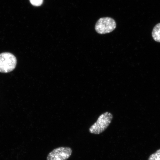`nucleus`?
Masks as SVG:
<instances>
[{"label": "nucleus", "mask_w": 160, "mask_h": 160, "mask_svg": "<svg viewBox=\"0 0 160 160\" xmlns=\"http://www.w3.org/2000/svg\"><path fill=\"white\" fill-rule=\"evenodd\" d=\"M152 34L154 41L160 42V23L157 24L153 28Z\"/></svg>", "instance_id": "5"}, {"label": "nucleus", "mask_w": 160, "mask_h": 160, "mask_svg": "<svg viewBox=\"0 0 160 160\" xmlns=\"http://www.w3.org/2000/svg\"><path fill=\"white\" fill-rule=\"evenodd\" d=\"M113 118V115L109 112L102 114L98 118L97 121L90 127L89 132L95 135L103 133L111 123Z\"/></svg>", "instance_id": "1"}, {"label": "nucleus", "mask_w": 160, "mask_h": 160, "mask_svg": "<svg viewBox=\"0 0 160 160\" xmlns=\"http://www.w3.org/2000/svg\"><path fill=\"white\" fill-rule=\"evenodd\" d=\"M17 64V58L12 54L9 52L0 54V72H10L15 68Z\"/></svg>", "instance_id": "2"}, {"label": "nucleus", "mask_w": 160, "mask_h": 160, "mask_svg": "<svg viewBox=\"0 0 160 160\" xmlns=\"http://www.w3.org/2000/svg\"><path fill=\"white\" fill-rule=\"evenodd\" d=\"M43 0H30V2L33 6L38 7L42 4Z\"/></svg>", "instance_id": "7"}, {"label": "nucleus", "mask_w": 160, "mask_h": 160, "mask_svg": "<svg viewBox=\"0 0 160 160\" xmlns=\"http://www.w3.org/2000/svg\"><path fill=\"white\" fill-rule=\"evenodd\" d=\"M116 27L117 24L114 19L110 17L102 18L96 23L95 30L98 33L105 34L111 32Z\"/></svg>", "instance_id": "3"}, {"label": "nucleus", "mask_w": 160, "mask_h": 160, "mask_svg": "<svg viewBox=\"0 0 160 160\" xmlns=\"http://www.w3.org/2000/svg\"><path fill=\"white\" fill-rule=\"evenodd\" d=\"M148 160H160V149L150 155Z\"/></svg>", "instance_id": "6"}, {"label": "nucleus", "mask_w": 160, "mask_h": 160, "mask_svg": "<svg viewBox=\"0 0 160 160\" xmlns=\"http://www.w3.org/2000/svg\"><path fill=\"white\" fill-rule=\"evenodd\" d=\"M72 152V149L69 147L58 148L50 152L47 160H67L71 157Z\"/></svg>", "instance_id": "4"}]
</instances>
